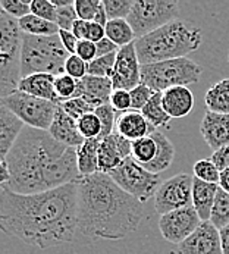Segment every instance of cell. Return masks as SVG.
<instances>
[{
  "instance_id": "2e32d148",
  "label": "cell",
  "mask_w": 229,
  "mask_h": 254,
  "mask_svg": "<svg viewBox=\"0 0 229 254\" xmlns=\"http://www.w3.org/2000/svg\"><path fill=\"white\" fill-rule=\"evenodd\" d=\"M114 93V84L111 78H100L87 75L82 79H78L74 99H82L94 109L109 105L111 96Z\"/></svg>"
},
{
  "instance_id": "bcb514c9",
  "label": "cell",
  "mask_w": 229,
  "mask_h": 254,
  "mask_svg": "<svg viewBox=\"0 0 229 254\" xmlns=\"http://www.w3.org/2000/svg\"><path fill=\"white\" fill-rule=\"evenodd\" d=\"M75 55L78 58H81L84 62H87V64L93 62V61L97 58V47H96V43L88 41V40H81V41L78 43Z\"/></svg>"
},
{
  "instance_id": "f907efd6",
  "label": "cell",
  "mask_w": 229,
  "mask_h": 254,
  "mask_svg": "<svg viewBox=\"0 0 229 254\" xmlns=\"http://www.w3.org/2000/svg\"><path fill=\"white\" fill-rule=\"evenodd\" d=\"M96 47H97V58H103V56L112 55V53H116L119 50V47L114 44V41H111L108 37L103 38L102 41H99L96 44Z\"/></svg>"
},
{
  "instance_id": "e575fe53",
  "label": "cell",
  "mask_w": 229,
  "mask_h": 254,
  "mask_svg": "<svg viewBox=\"0 0 229 254\" xmlns=\"http://www.w3.org/2000/svg\"><path fill=\"white\" fill-rule=\"evenodd\" d=\"M94 113L99 116L100 122H102V134L99 137V140H105L109 135H112L114 132V125H116V119H117V112L112 108V105H105L100 106L94 110Z\"/></svg>"
},
{
  "instance_id": "e0dca14e",
  "label": "cell",
  "mask_w": 229,
  "mask_h": 254,
  "mask_svg": "<svg viewBox=\"0 0 229 254\" xmlns=\"http://www.w3.org/2000/svg\"><path fill=\"white\" fill-rule=\"evenodd\" d=\"M200 132L213 151L229 145V115L206 110L200 124Z\"/></svg>"
},
{
  "instance_id": "d590c367",
  "label": "cell",
  "mask_w": 229,
  "mask_h": 254,
  "mask_svg": "<svg viewBox=\"0 0 229 254\" xmlns=\"http://www.w3.org/2000/svg\"><path fill=\"white\" fill-rule=\"evenodd\" d=\"M76 87H78V79L69 76L68 73H62L55 78V90L59 97V102L74 99Z\"/></svg>"
},
{
  "instance_id": "9c48e42d",
  "label": "cell",
  "mask_w": 229,
  "mask_h": 254,
  "mask_svg": "<svg viewBox=\"0 0 229 254\" xmlns=\"http://www.w3.org/2000/svg\"><path fill=\"white\" fill-rule=\"evenodd\" d=\"M0 105L6 106L12 113H15L25 124V127L49 131L59 103L38 99L22 91H15L10 96L1 99Z\"/></svg>"
},
{
  "instance_id": "f35d334b",
  "label": "cell",
  "mask_w": 229,
  "mask_h": 254,
  "mask_svg": "<svg viewBox=\"0 0 229 254\" xmlns=\"http://www.w3.org/2000/svg\"><path fill=\"white\" fill-rule=\"evenodd\" d=\"M103 1L100 0H76L75 9L78 18L87 22H93L102 7Z\"/></svg>"
},
{
  "instance_id": "cb8c5ba5",
  "label": "cell",
  "mask_w": 229,
  "mask_h": 254,
  "mask_svg": "<svg viewBox=\"0 0 229 254\" xmlns=\"http://www.w3.org/2000/svg\"><path fill=\"white\" fill-rule=\"evenodd\" d=\"M153 138L157 143V153H156L154 160L152 163H149L147 166H144V169L152 172V174L159 175L160 172L171 168V165L173 162V157H175V147L165 134H162L159 131H156L153 134Z\"/></svg>"
},
{
  "instance_id": "60d3db41",
  "label": "cell",
  "mask_w": 229,
  "mask_h": 254,
  "mask_svg": "<svg viewBox=\"0 0 229 254\" xmlns=\"http://www.w3.org/2000/svg\"><path fill=\"white\" fill-rule=\"evenodd\" d=\"M31 13L49 22H55L57 19V7L49 0H33L31 1Z\"/></svg>"
},
{
  "instance_id": "ac0fdd59",
  "label": "cell",
  "mask_w": 229,
  "mask_h": 254,
  "mask_svg": "<svg viewBox=\"0 0 229 254\" xmlns=\"http://www.w3.org/2000/svg\"><path fill=\"white\" fill-rule=\"evenodd\" d=\"M114 132L134 143L137 140L153 135L156 132V128L144 118L141 112L128 110L123 113H117Z\"/></svg>"
},
{
  "instance_id": "d6986e66",
  "label": "cell",
  "mask_w": 229,
  "mask_h": 254,
  "mask_svg": "<svg viewBox=\"0 0 229 254\" xmlns=\"http://www.w3.org/2000/svg\"><path fill=\"white\" fill-rule=\"evenodd\" d=\"M49 134L60 144L68 145V147H75L84 144V137L79 134L78 129V121L71 118L65 110L57 105V109L55 113L53 124L49 129Z\"/></svg>"
},
{
  "instance_id": "8992f818",
  "label": "cell",
  "mask_w": 229,
  "mask_h": 254,
  "mask_svg": "<svg viewBox=\"0 0 229 254\" xmlns=\"http://www.w3.org/2000/svg\"><path fill=\"white\" fill-rule=\"evenodd\" d=\"M24 33L18 19L0 9V96L1 99L18 91L21 81Z\"/></svg>"
},
{
  "instance_id": "8d00e7d4",
  "label": "cell",
  "mask_w": 229,
  "mask_h": 254,
  "mask_svg": "<svg viewBox=\"0 0 229 254\" xmlns=\"http://www.w3.org/2000/svg\"><path fill=\"white\" fill-rule=\"evenodd\" d=\"M31 1L33 0H0V9L19 21L31 13Z\"/></svg>"
},
{
  "instance_id": "836d02e7",
  "label": "cell",
  "mask_w": 229,
  "mask_h": 254,
  "mask_svg": "<svg viewBox=\"0 0 229 254\" xmlns=\"http://www.w3.org/2000/svg\"><path fill=\"white\" fill-rule=\"evenodd\" d=\"M78 129L79 134L84 137V140L99 138L102 134V122L99 116L94 112H91L84 115L81 119H78Z\"/></svg>"
},
{
  "instance_id": "11a10c76",
  "label": "cell",
  "mask_w": 229,
  "mask_h": 254,
  "mask_svg": "<svg viewBox=\"0 0 229 254\" xmlns=\"http://www.w3.org/2000/svg\"><path fill=\"white\" fill-rule=\"evenodd\" d=\"M219 187L222 190H225L227 192H229V169L221 172V181H219Z\"/></svg>"
},
{
  "instance_id": "9f6ffc18",
  "label": "cell",
  "mask_w": 229,
  "mask_h": 254,
  "mask_svg": "<svg viewBox=\"0 0 229 254\" xmlns=\"http://www.w3.org/2000/svg\"><path fill=\"white\" fill-rule=\"evenodd\" d=\"M52 3L56 6V7H65V6H69L72 3H75L74 0H52Z\"/></svg>"
},
{
  "instance_id": "4dcf8cb0",
  "label": "cell",
  "mask_w": 229,
  "mask_h": 254,
  "mask_svg": "<svg viewBox=\"0 0 229 254\" xmlns=\"http://www.w3.org/2000/svg\"><path fill=\"white\" fill-rule=\"evenodd\" d=\"M210 222L219 231L229 225V192L222 190L221 187L218 190L216 200H215V204H213V209H212Z\"/></svg>"
},
{
  "instance_id": "b9f144b4",
  "label": "cell",
  "mask_w": 229,
  "mask_h": 254,
  "mask_svg": "<svg viewBox=\"0 0 229 254\" xmlns=\"http://www.w3.org/2000/svg\"><path fill=\"white\" fill-rule=\"evenodd\" d=\"M129 94H131V103H132L131 110L141 112L143 108L152 100V97L156 94V91H153L150 87H147L144 84H140L138 87L131 90Z\"/></svg>"
},
{
  "instance_id": "44dd1931",
  "label": "cell",
  "mask_w": 229,
  "mask_h": 254,
  "mask_svg": "<svg viewBox=\"0 0 229 254\" xmlns=\"http://www.w3.org/2000/svg\"><path fill=\"white\" fill-rule=\"evenodd\" d=\"M55 75L50 73H33L21 78L18 91L34 96L38 99L59 103V97L55 90Z\"/></svg>"
},
{
  "instance_id": "5b68a950",
  "label": "cell",
  "mask_w": 229,
  "mask_h": 254,
  "mask_svg": "<svg viewBox=\"0 0 229 254\" xmlns=\"http://www.w3.org/2000/svg\"><path fill=\"white\" fill-rule=\"evenodd\" d=\"M69 56L59 34L50 37L24 34L21 78L33 73L62 75L65 73V64Z\"/></svg>"
},
{
  "instance_id": "484cf974",
  "label": "cell",
  "mask_w": 229,
  "mask_h": 254,
  "mask_svg": "<svg viewBox=\"0 0 229 254\" xmlns=\"http://www.w3.org/2000/svg\"><path fill=\"white\" fill-rule=\"evenodd\" d=\"M204 103L207 110L213 113L229 115V78L216 82L207 90Z\"/></svg>"
},
{
  "instance_id": "5bb4252c",
  "label": "cell",
  "mask_w": 229,
  "mask_h": 254,
  "mask_svg": "<svg viewBox=\"0 0 229 254\" xmlns=\"http://www.w3.org/2000/svg\"><path fill=\"white\" fill-rule=\"evenodd\" d=\"M178 254H224L219 229L210 222H201L182 244L178 246Z\"/></svg>"
},
{
  "instance_id": "ab89813d",
  "label": "cell",
  "mask_w": 229,
  "mask_h": 254,
  "mask_svg": "<svg viewBox=\"0 0 229 254\" xmlns=\"http://www.w3.org/2000/svg\"><path fill=\"white\" fill-rule=\"evenodd\" d=\"M60 108L65 110L71 118H74L75 121L81 119L84 115L87 113H91L94 112V108L90 106L85 100L82 99H69V100H63V102H59Z\"/></svg>"
},
{
  "instance_id": "52a82bcc",
  "label": "cell",
  "mask_w": 229,
  "mask_h": 254,
  "mask_svg": "<svg viewBox=\"0 0 229 254\" xmlns=\"http://www.w3.org/2000/svg\"><path fill=\"white\" fill-rule=\"evenodd\" d=\"M203 68L188 58L171 59L141 65V84L150 87L156 93H165L173 87H188L195 84Z\"/></svg>"
},
{
  "instance_id": "7c38bea8",
  "label": "cell",
  "mask_w": 229,
  "mask_h": 254,
  "mask_svg": "<svg viewBox=\"0 0 229 254\" xmlns=\"http://www.w3.org/2000/svg\"><path fill=\"white\" fill-rule=\"evenodd\" d=\"M201 225V219L198 216L194 206H188L171 213L160 216L159 229L162 237L172 244H182L195 229Z\"/></svg>"
},
{
  "instance_id": "74e56055",
  "label": "cell",
  "mask_w": 229,
  "mask_h": 254,
  "mask_svg": "<svg viewBox=\"0 0 229 254\" xmlns=\"http://www.w3.org/2000/svg\"><path fill=\"white\" fill-rule=\"evenodd\" d=\"M109 21L114 19H126L132 9L134 1L129 0H105L103 1Z\"/></svg>"
},
{
  "instance_id": "7bdbcfd3",
  "label": "cell",
  "mask_w": 229,
  "mask_h": 254,
  "mask_svg": "<svg viewBox=\"0 0 229 254\" xmlns=\"http://www.w3.org/2000/svg\"><path fill=\"white\" fill-rule=\"evenodd\" d=\"M78 13H76L75 3L65 6V7H57V19L56 24L59 27V30L63 31H72L75 22L78 21Z\"/></svg>"
},
{
  "instance_id": "3957f363",
  "label": "cell",
  "mask_w": 229,
  "mask_h": 254,
  "mask_svg": "<svg viewBox=\"0 0 229 254\" xmlns=\"http://www.w3.org/2000/svg\"><path fill=\"white\" fill-rule=\"evenodd\" d=\"M141 201L103 172L78 181V232L90 238L123 240L138 229Z\"/></svg>"
},
{
  "instance_id": "7402d4cb",
  "label": "cell",
  "mask_w": 229,
  "mask_h": 254,
  "mask_svg": "<svg viewBox=\"0 0 229 254\" xmlns=\"http://www.w3.org/2000/svg\"><path fill=\"white\" fill-rule=\"evenodd\" d=\"M163 108L166 113L175 118H184L194 108V96L188 87H173L163 93Z\"/></svg>"
},
{
  "instance_id": "f1b7e54d",
  "label": "cell",
  "mask_w": 229,
  "mask_h": 254,
  "mask_svg": "<svg viewBox=\"0 0 229 254\" xmlns=\"http://www.w3.org/2000/svg\"><path fill=\"white\" fill-rule=\"evenodd\" d=\"M163 93H156L152 97V100L143 108L141 113L144 115V118L152 124L154 128L159 127H169L171 122V116L166 113V110L163 108V102H162Z\"/></svg>"
},
{
  "instance_id": "f546056e",
  "label": "cell",
  "mask_w": 229,
  "mask_h": 254,
  "mask_svg": "<svg viewBox=\"0 0 229 254\" xmlns=\"http://www.w3.org/2000/svg\"><path fill=\"white\" fill-rule=\"evenodd\" d=\"M156 153H157V143L153 138V135L146 137V138H141V140H137V141L132 143V154H131V157L138 165H141L143 168L147 166L149 163H152L153 160H154V157H156Z\"/></svg>"
},
{
  "instance_id": "f5cc1de1",
  "label": "cell",
  "mask_w": 229,
  "mask_h": 254,
  "mask_svg": "<svg viewBox=\"0 0 229 254\" xmlns=\"http://www.w3.org/2000/svg\"><path fill=\"white\" fill-rule=\"evenodd\" d=\"M221 234V243H222V252L224 254H229V225L219 231Z\"/></svg>"
},
{
  "instance_id": "ba28073f",
  "label": "cell",
  "mask_w": 229,
  "mask_h": 254,
  "mask_svg": "<svg viewBox=\"0 0 229 254\" xmlns=\"http://www.w3.org/2000/svg\"><path fill=\"white\" fill-rule=\"evenodd\" d=\"M179 15V4L172 0H137L132 4L126 21L134 34L143 38L160 27L175 21Z\"/></svg>"
},
{
  "instance_id": "4316f807",
  "label": "cell",
  "mask_w": 229,
  "mask_h": 254,
  "mask_svg": "<svg viewBox=\"0 0 229 254\" xmlns=\"http://www.w3.org/2000/svg\"><path fill=\"white\" fill-rule=\"evenodd\" d=\"M21 30L24 34H30V36L37 37H50L59 34V27L55 22H49L46 19H41L36 15L30 13L28 16L22 18L18 21Z\"/></svg>"
},
{
  "instance_id": "4fadbf2b",
  "label": "cell",
  "mask_w": 229,
  "mask_h": 254,
  "mask_svg": "<svg viewBox=\"0 0 229 254\" xmlns=\"http://www.w3.org/2000/svg\"><path fill=\"white\" fill-rule=\"evenodd\" d=\"M111 81L114 90L126 91H131L141 84V64L137 55L135 41L117 50Z\"/></svg>"
},
{
  "instance_id": "f6af8a7d",
  "label": "cell",
  "mask_w": 229,
  "mask_h": 254,
  "mask_svg": "<svg viewBox=\"0 0 229 254\" xmlns=\"http://www.w3.org/2000/svg\"><path fill=\"white\" fill-rule=\"evenodd\" d=\"M111 105L117 113H123L131 110V94L126 90H114L111 96Z\"/></svg>"
},
{
  "instance_id": "6da1fadb",
  "label": "cell",
  "mask_w": 229,
  "mask_h": 254,
  "mask_svg": "<svg viewBox=\"0 0 229 254\" xmlns=\"http://www.w3.org/2000/svg\"><path fill=\"white\" fill-rule=\"evenodd\" d=\"M0 226L38 249L71 243L78 231V182L30 195L0 187Z\"/></svg>"
},
{
  "instance_id": "d4e9b609",
  "label": "cell",
  "mask_w": 229,
  "mask_h": 254,
  "mask_svg": "<svg viewBox=\"0 0 229 254\" xmlns=\"http://www.w3.org/2000/svg\"><path fill=\"white\" fill-rule=\"evenodd\" d=\"M99 147L100 140H85L84 144L76 148V157H78V169L81 177L94 175L99 172Z\"/></svg>"
},
{
  "instance_id": "681fc988",
  "label": "cell",
  "mask_w": 229,
  "mask_h": 254,
  "mask_svg": "<svg viewBox=\"0 0 229 254\" xmlns=\"http://www.w3.org/2000/svg\"><path fill=\"white\" fill-rule=\"evenodd\" d=\"M103 38H106V27H103V25H100V24H97V22H90L87 40L97 44V43L102 41Z\"/></svg>"
},
{
  "instance_id": "ffe728a7",
  "label": "cell",
  "mask_w": 229,
  "mask_h": 254,
  "mask_svg": "<svg viewBox=\"0 0 229 254\" xmlns=\"http://www.w3.org/2000/svg\"><path fill=\"white\" fill-rule=\"evenodd\" d=\"M25 124L6 106L0 105V157L6 159L10 148L24 131Z\"/></svg>"
},
{
  "instance_id": "603a6c76",
  "label": "cell",
  "mask_w": 229,
  "mask_h": 254,
  "mask_svg": "<svg viewBox=\"0 0 229 254\" xmlns=\"http://www.w3.org/2000/svg\"><path fill=\"white\" fill-rule=\"evenodd\" d=\"M219 185L218 184H209L201 181L194 177V185H192V206L197 210L201 222L210 220L212 209L216 200Z\"/></svg>"
},
{
  "instance_id": "7dc6e473",
  "label": "cell",
  "mask_w": 229,
  "mask_h": 254,
  "mask_svg": "<svg viewBox=\"0 0 229 254\" xmlns=\"http://www.w3.org/2000/svg\"><path fill=\"white\" fill-rule=\"evenodd\" d=\"M210 159L218 166V169L221 172L229 169V145L221 148V150H218V151H213V154H212Z\"/></svg>"
},
{
  "instance_id": "83f0119b",
  "label": "cell",
  "mask_w": 229,
  "mask_h": 254,
  "mask_svg": "<svg viewBox=\"0 0 229 254\" xmlns=\"http://www.w3.org/2000/svg\"><path fill=\"white\" fill-rule=\"evenodd\" d=\"M106 37L120 49L137 40L132 27L126 19H114L106 24Z\"/></svg>"
},
{
  "instance_id": "1f68e13d",
  "label": "cell",
  "mask_w": 229,
  "mask_h": 254,
  "mask_svg": "<svg viewBox=\"0 0 229 254\" xmlns=\"http://www.w3.org/2000/svg\"><path fill=\"white\" fill-rule=\"evenodd\" d=\"M194 177L209 184H218L221 181V171L212 162V159H201L194 163Z\"/></svg>"
},
{
  "instance_id": "db71d44e",
  "label": "cell",
  "mask_w": 229,
  "mask_h": 254,
  "mask_svg": "<svg viewBox=\"0 0 229 254\" xmlns=\"http://www.w3.org/2000/svg\"><path fill=\"white\" fill-rule=\"evenodd\" d=\"M10 180V171H9V165L6 160H1V165H0V184L1 185H6Z\"/></svg>"
},
{
  "instance_id": "30bf717a",
  "label": "cell",
  "mask_w": 229,
  "mask_h": 254,
  "mask_svg": "<svg viewBox=\"0 0 229 254\" xmlns=\"http://www.w3.org/2000/svg\"><path fill=\"white\" fill-rule=\"evenodd\" d=\"M125 192L132 195L141 203H146L149 198L157 192L162 185L159 175L146 171L138 165L132 157L125 159L116 169L108 174Z\"/></svg>"
},
{
  "instance_id": "9a60e30c",
  "label": "cell",
  "mask_w": 229,
  "mask_h": 254,
  "mask_svg": "<svg viewBox=\"0 0 229 254\" xmlns=\"http://www.w3.org/2000/svg\"><path fill=\"white\" fill-rule=\"evenodd\" d=\"M132 154V141L114 132L100 141L99 147V172L109 174L116 169L125 159Z\"/></svg>"
},
{
  "instance_id": "277c9868",
  "label": "cell",
  "mask_w": 229,
  "mask_h": 254,
  "mask_svg": "<svg viewBox=\"0 0 229 254\" xmlns=\"http://www.w3.org/2000/svg\"><path fill=\"white\" fill-rule=\"evenodd\" d=\"M203 43L201 30L188 22L175 19L143 38L135 40V49L141 65L188 58Z\"/></svg>"
},
{
  "instance_id": "d6a6232c",
  "label": "cell",
  "mask_w": 229,
  "mask_h": 254,
  "mask_svg": "<svg viewBox=\"0 0 229 254\" xmlns=\"http://www.w3.org/2000/svg\"><path fill=\"white\" fill-rule=\"evenodd\" d=\"M116 53L103 56V58H96L93 62L88 64L87 73L91 76H100V78H111L114 72V64H116Z\"/></svg>"
},
{
  "instance_id": "c3c4849f",
  "label": "cell",
  "mask_w": 229,
  "mask_h": 254,
  "mask_svg": "<svg viewBox=\"0 0 229 254\" xmlns=\"http://www.w3.org/2000/svg\"><path fill=\"white\" fill-rule=\"evenodd\" d=\"M59 37H60L62 44H63V47L66 49V52H68L69 55H75L79 40L72 34V31H63V30H60V31H59Z\"/></svg>"
},
{
  "instance_id": "816d5d0a",
  "label": "cell",
  "mask_w": 229,
  "mask_h": 254,
  "mask_svg": "<svg viewBox=\"0 0 229 254\" xmlns=\"http://www.w3.org/2000/svg\"><path fill=\"white\" fill-rule=\"evenodd\" d=\"M88 25H90V22L82 21V19H78L75 22V25H74V28H72V34L79 41L81 40H87V37H88Z\"/></svg>"
},
{
  "instance_id": "8fae6325",
  "label": "cell",
  "mask_w": 229,
  "mask_h": 254,
  "mask_svg": "<svg viewBox=\"0 0 229 254\" xmlns=\"http://www.w3.org/2000/svg\"><path fill=\"white\" fill-rule=\"evenodd\" d=\"M192 185L194 177L188 174H178L162 182L154 194V210L163 216L166 213L192 206Z\"/></svg>"
},
{
  "instance_id": "ee69618b",
  "label": "cell",
  "mask_w": 229,
  "mask_h": 254,
  "mask_svg": "<svg viewBox=\"0 0 229 254\" xmlns=\"http://www.w3.org/2000/svg\"><path fill=\"white\" fill-rule=\"evenodd\" d=\"M87 66L88 64L84 62L81 58H78L76 55H71L65 64V73H68L69 76L75 78V79H82L84 76H87Z\"/></svg>"
},
{
  "instance_id": "7a4b0ae2",
  "label": "cell",
  "mask_w": 229,
  "mask_h": 254,
  "mask_svg": "<svg viewBox=\"0 0 229 254\" xmlns=\"http://www.w3.org/2000/svg\"><path fill=\"white\" fill-rule=\"evenodd\" d=\"M4 160L10 180L1 187L16 194H40L81 180L75 147L37 128L25 127Z\"/></svg>"
}]
</instances>
